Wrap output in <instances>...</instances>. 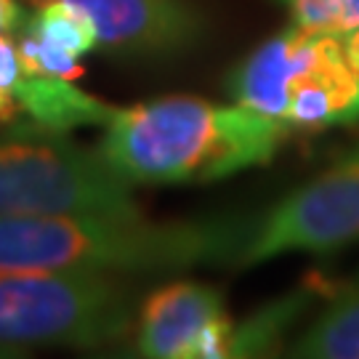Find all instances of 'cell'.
<instances>
[{
	"label": "cell",
	"mask_w": 359,
	"mask_h": 359,
	"mask_svg": "<svg viewBox=\"0 0 359 359\" xmlns=\"http://www.w3.org/2000/svg\"><path fill=\"white\" fill-rule=\"evenodd\" d=\"M258 221L218 216L154 224L144 216L0 218V269L157 274L245 264Z\"/></svg>",
	"instance_id": "6da1fadb"
},
{
	"label": "cell",
	"mask_w": 359,
	"mask_h": 359,
	"mask_svg": "<svg viewBox=\"0 0 359 359\" xmlns=\"http://www.w3.org/2000/svg\"><path fill=\"white\" fill-rule=\"evenodd\" d=\"M99 154L130 184H200L266 165L290 126L250 107L168 96L117 109Z\"/></svg>",
	"instance_id": "7a4b0ae2"
},
{
	"label": "cell",
	"mask_w": 359,
	"mask_h": 359,
	"mask_svg": "<svg viewBox=\"0 0 359 359\" xmlns=\"http://www.w3.org/2000/svg\"><path fill=\"white\" fill-rule=\"evenodd\" d=\"M234 102L290 128L322 130L359 123V72L344 38L290 27L231 72Z\"/></svg>",
	"instance_id": "3957f363"
},
{
	"label": "cell",
	"mask_w": 359,
	"mask_h": 359,
	"mask_svg": "<svg viewBox=\"0 0 359 359\" xmlns=\"http://www.w3.org/2000/svg\"><path fill=\"white\" fill-rule=\"evenodd\" d=\"M123 274L75 269H0V348L109 346L136 322Z\"/></svg>",
	"instance_id": "277c9868"
},
{
	"label": "cell",
	"mask_w": 359,
	"mask_h": 359,
	"mask_svg": "<svg viewBox=\"0 0 359 359\" xmlns=\"http://www.w3.org/2000/svg\"><path fill=\"white\" fill-rule=\"evenodd\" d=\"M144 216L136 197L99 149L65 130L27 126L0 139V218Z\"/></svg>",
	"instance_id": "5b68a950"
},
{
	"label": "cell",
	"mask_w": 359,
	"mask_h": 359,
	"mask_svg": "<svg viewBox=\"0 0 359 359\" xmlns=\"http://www.w3.org/2000/svg\"><path fill=\"white\" fill-rule=\"evenodd\" d=\"M357 240L359 147H354L258 218L245 264L285 253H330Z\"/></svg>",
	"instance_id": "8992f818"
},
{
	"label": "cell",
	"mask_w": 359,
	"mask_h": 359,
	"mask_svg": "<svg viewBox=\"0 0 359 359\" xmlns=\"http://www.w3.org/2000/svg\"><path fill=\"white\" fill-rule=\"evenodd\" d=\"M234 322L224 295L203 283H173L154 290L136 317V348L154 359L226 357Z\"/></svg>",
	"instance_id": "52a82bcc"
},
{
	"label": "cell",
	"mask_w": 359,
	"mask_h": 359,
	"mask_svg": "<svg viewBox=\"0 0 359 359\" xmlns=\"http://www.w3.org/2000/svg\"><path fill=\"white\" fill-rule=\"evenodd\" d=\"M32 6L65 3L88 19L107 51L154 56L192 46L200 22L181 0H29Z\"/></svg>",
	"instance_id": "ba28073f"
},
{
	"label": "cell",
	"mask_w": 359,
	"mask_h": 359,
	"mask_svg": "<svg viewBox=\"0 0 359 359\" xmlns=\"http://www.w3.org/2000/svg\"><path fill=\"white\" fill-rule=\"evenodd\" d=\"M117 107L75 88L67 77L27 72L11 35L0 32V123L25 115L29 123L48 130H75L83 126H107Z\"/></svg>",
	"instance_id": "9c48e42d"
},
{
	"label": "cell",
	"mask_w": 359,
	"mask_h": 359,
	"mask_svg": "<svg viewBox=\"0 0 359 359\" xmlns=\"http://www.w3.org/2000/svg\"><path fill=\"white\" fill-rule=\"evenodd\" d=\"M333 285L327 280L311 277L298 290L283 295L277 301L266 304L264 309L253 311L243 322H234L226 344V357H266L274 354V348H283V338L309 309L314 306L320 298H327Z\"/></svg>",
	"instance_id": "30bf717a"
},
{
	"label": "cell",
	"mask_w": 359,
	"mask_h": 359,
	"mask_svg": "<svg viewBox=\"0 0 359 359\" xmlns=\"http://www.w3.org/2000/svg\"><path fill=\"white\" fill-rule=\"evenodd\" d=\"M290 357L359 359V271L333 285L320 317L290 344Z\"/></svg>",
	"instance_id": "8fae6325"
},
{
	"label": "cell",
	"mask_w": 359,
	"mask_h": 359,
	"mask_svg": "<svg viewBox=\"0 0 359 359\" xmlns=\"http://www.w3.org/2000/svg\"><path fill=\"white\" fill-rule=\"evenodd\" d=\"M27 27L40 35L53 48L69 53V56H86L93 48H99V38L88 25L86 16H80L65 3H43L38 11L27 19Z\"/></svg>",
	"instance_id": "7c38bea8"
},
{
	"label": "cell",
	"mask_w": 359,
	"mask_h": 359,
	"mask_svg": "<svg viewBox=\"0 0 359 359\" xmlns=\"http://www.w3.org/2000/svg\"><path fill=\"white\" fill-rule=\"evenodd\" d=\"M293 25L311 32L346 35L359 27V0H283Z\"/></svg>",
	"instance_id": "4fadbf2b"
},
{
	"label": "cell",
	"mask_w": 359,
	"mask_h": 359,
	"mask_svg": "<svg viewBox=\"0 0 359 359\" xmlns=\"http://www.w3.org/2000/svg\"><path fill=\"white\" fill-rule=\"evenodd\" d=\"M13 43H16V53H19L22 67L32 75L67 77V80L80 75V65H77L75 56L53 48L51 43H46L40 35H35L27 25L13 35Z\"/></svg>",
	"instance_id": "5bb4252c"
},
{
	"label": "cell",
	"mask_w": 359,
	"mask_h": 359,
	"mask_svg": "<svg viewBox=\"0 0 359 359\" xmlns=\"http://www.w3.org/2000/svg\"><path fill=\"white\" fill-rule=\"evenodd\" d=\"M27 19H29V13L25 11V6L19 0H0V32L13 38L27 25Z\"/></svg>",
	"instance_id": "9a60e30c"
},
{
	"label": "cell",
	"mask_w": 359,
	"mask_h": 359,
	"mask_svg": "<svg viewBox=\"0 0 359 359\" xmlns=\"http://www.w3.org/2000/svg\"><path fill=\"white\" fill-rule=\"evenodd\" d=\"M341 38H344V48H346L348 62L357 67V72H359V27L351 29V32H346V35H341Z\"/></svg>",
	"instance_id": "2e32d148"
},
{
	"label": "cell",
	"mask_w": 359,
	"mask_h": 359,
	"mask_svg": "<svg viewBox=\"0 0 359 359\" xmlns=\"http://www.w3.org/2000/svg\"><path fill=\"white\" fill-rule=\"evenodd\" d=\"M3 357H19V354H16V351H8V348H0V359Z\"/></svg>",
	"instance_id": "e0dca14e"
}]
</instances>
